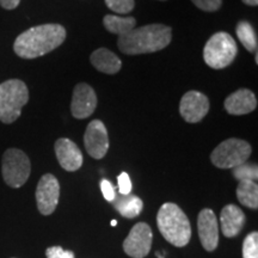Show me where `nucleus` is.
<instances>
[{"label":"nucleus","mask_w":258,"mask_h":258,"mask_svg":"<svg viewBox=\"0 0 258 258\" xmlns=\"http://www.w3.org/2000/svg\"><path fill=\"white\" fill-rule=\"evenodd\" d=\"M241 2L249 6H257L258 5V0H241Z\"/></svg>","instance_id":"obj_30"},{"label":"nucleus","mask_w":258,"mask_h":258,"mask_svg":"<svg viewBox=\"0 0 258 258\" xmlns=\"http://www.w3.org/2000/svg\"><path fill=\"white\" fill-rule=\"evenodd\" d=\"M101 190H102L103 196H104V199L106 200V201H108V202L114 201V199H115V196H116V191H115L114 185L111 184L110 180L102 179V182H101Z\"/></svg>","instance_id":"obj_28"},{"label":"nucleus","mask_w":258,"mask_h":258,"mask_svg":"<svg viewBox=\"0 0 258 258\" xmlns=\"http://www.w3.org/2000/svg\"><path fill=\"white\" fill-rule=\"evenodd\" d=\"M116 224H117V221H116V220H112V221H111V225H112V226H116Z\"/></svg>","instance_id":"obj_32"},{"label":"nucleus","mask_w":258,"mask_h":258,"mask_svg":"<svg viewBox=\"0 0 258 258\" xmlns=\"http://www.w3.org/2000/svg\"><path fill=\"white\" fill-rule=\"evenodd\" d=\"M105 5L116 14L125 15L133 11L135 2L134 0H105Z\"/></svg>","instance_id":"obj_24"},{"label":"nucleus","mask_w":258,"mask_h":258,"mask_svg":"<svg viewBox=\"0 0 258 258\" xmlns=\"http://www.w3.org/2000/svg\"><path fill=\"white\" fill-rule=\"evenodd\" d=\"M172 40V29L165 24H148L134 28L118 36L117 47L127 55L156 53L166 48Z\"/></svg>","instance_id":"obj_2"},{"label":"nucleus","mask_w":258,"mask_h":258,"mask_svg":"<svg viewBox=\"0 0 258 258\" xmlns=\"http://www.w3.org/2000/svg\"><path fill=\"white\" fill-rule=\"evenodd\" d=\"M55 154L60 166L63 170L74 172L83 165V153L76 143L66 138H61L55 143Z\"/></svg>","instance_id":"obj_14"},{"label":"nucleus","mask_w":258,"mask_h":258,"mask_svg":"<svg viewBox=\"0 0 258 258\" xmlns=\"http://www.w3.org/2000/svg\"><path fill=\"white\" fill-rule=\"evenodd\" d=\"M209 111V99L200 91L186 92L179 103L180 116L188 123H198L206 117Z\"/></svg>","instance_id":"obj_11"},{"label":"nucleus","mask_w":258,"mask_h":258,"mask_svg":"<svg viewBox=\"0 0 258 258\" xmlns=\"http://www.w3.org/2000/svg\"><path fill=\"white\" fill-rule=\"evenodd\" d=\"M198 231L203 249L214 251L219 243V226L215 213L209 208L200 212L198 219Z\"/></svg>","instance_id":"obj_13"},{"label":"nucleus","mask_w":258,"mask_h":258,"mask_svg":"<svg viewBox=\"0 0 258 258\" xmlns=\"http://www.w3.org/2000/svg\"><path fill=\"white\" fill-rule=\"evenodd\" d=\"M66 40V29L60 24H42L28 29L16 38L14 50L22 59H36L60 47Z\"/></svg>","instance_id":"obj_1"},{"label":"nucleus","mask_w":258,"mask_h":258,"mask_svg":"<svg viewBox=\"0 0 258 258\" xmlns=\"http://www.w3.org/2000/svg\"><path fill=\"white\" fill-rule=\"evenodd\" d=\"M47 258H74L72 251L63 250L61 246H50L46 251Z\"/></svg>","instance_id":"obj_27"},{"label":"nucleus","mask_w":258,"mask_h":258,"mask_svg":"<svg viewBox=\"0 0 258 258\" xmlns=\"http://www.w3.org/2000/svg\"><path fill=\"white\" fill-rule=\"evenodd\" d=\"M103 24L106 30L111 34L116 35H125L132 31L137 25V19L134 17H120V16L106 15L103 18Z\"/></svg>","instance_id":"obj_20"},{"label":"nucleus","mask_w":258,"mask_h":258,"mask_svg":"<svg viewBox=\"0 0 258 258\" xmlns=\"http://www.w3.org/2000/svg\"><path fill=\"white\" fill-rule=\"evenodd\" d=\"M238 53L234 38L225 31L214 34L203 48V60L211 69L222 70L233 62Z\"/></svg>","instance_id":"obj_5"},{"label":"nucleus","mask_w":258,"mask_h":258,"mask_svg":"<svg viewBox=\"0 0 258 258\" xmlns=\"http://www.w3.org/2000/svg\"><path fill=\"white\" fill-rule=\"evenodd\" d=\"M243 258H258V233L251 232L243 243Z\"/></svg>","instance_id":"obj_23"},{"label":"nucleus","mask_w":258,"mask_h":258,"mask_svg":"<svg viewBox=\"0 0 258 258\" xmlns=\"http://www.w3.org/2000/svg\"><path fill=\"white\" fill-rule=\"evenodd\" d=\"M237 36L239 38L240 43L249 50L250 53L257 51V35L252 25L247 21H240L235 28Z\"/></svg>","instance_id":"obj_21"},{"label":"nucleus","mask_w":258,"mask_h":258,"mask_svg":"<svg viewBox=\"0 0 258 258\" xmlns=\"http://www.w3.org/2000/svg\"><path fill=\"white\" fill-rule=\"evenodd\" d=\"M161 2H165V0H161Z\"/></svg>","instance_id":"obj_33"},{"label":"nucleus","mask_w":258,"mask_h":258,"mask_svg":"<svg viewBox=\"0 0 258 258\" xmlns=\"http://www.w3.org/2000/svg\"><path fill=\"white\" fill-rule=\"evenodd\" d=\"M237 198L241 205L250 209L258 208V185L253 180H240L237 186Z\"/></svg>","instance_id":"obj_19"},{"label":"nucleus","mask_w":258,"mask_h":258,"mask_svg":"<svg viewBox=\"0 0 258 258\" xmlns=\"http://www.w3.org/2000/svg\"><path fill=\"white\" fill-rule=\"evenodd\" d=\"M21 0H0V6L5 10H14L17 8Z\"/></svg>","instance_id":"obj_29"},{"label":"nucleus","mask_w":258,"mask_h":258,"mask_svg":"<svg viewBox=\"0 0 258 258\" xmlns=\"http://www.w3.org/2000/svg\"><path fill=\"white\" fill-rule=\"evenodd\" d=\"M118 182V191L120 195H129L132 191V180L131 177L127 172L120 173V176L117 177Z\"/></svg>","instance_id":"obj_26"},{"label":"nucleus","mask_w":258,"mask_h":258,"mask_svg":"<svg viewBox=\"0 0 258 258\" xmlns=\"http://www.w3.org/2000/svg\"><path fill=\"white\" fill-rule=\"evenodd\" d=\"M111 203L114 205L116 211L120 213L122 217L127 219H134L139 217L144 208L143 200L138 198L137 195H133V194L115 196L114 201Z\"/></svg>","instance_id":"obj_18"},{"label":"nucleus","mask_w":258,"mask_h":258,"mask_svg":"<svg viewBox=\"0 0 258 258\" xmlns=\"http://www.w3.org/2000/svg\"><path fill=\"white\" fill-rule=\"evenodd\" d=\"M31 163L29 157L18 148H9L3 154L2 173L5 183L11 188H21L30 177Z\"/></svg>","instance_id":"obj_7"},{"label":"nucleus","mask_w":258,"mask_h":258,"mask_svg":"<svg viewBox=\"0 0 258 258\" xmlns=\"http://www.w3.org/2000/svg\"><path fill=\"white\" fill-rule=\"evenodd\" d=\"M225 109L231 115H246L257 108V98L249 89H239L225 99Z\"/></svg>","instance_id":"obj_15"},{"label":"nucleus","mask_w":258,"mask_h":258,"mask_svg":"<svg viewBox=\"0 0 258 258\" xmlns=\"http://www.w3.org/2000/svg\"><path fill=\"white\" fill-rule=\"evenodd\" d=\"M156 254H157V257H159V258H165V252H163V253L157 252Z\"/></svg>","instance_id":"obj_31"},{"label":"nucleus","mask_w":258,"mask_h":258,"mask_svg":"<svg viewBox=\"0 0 258 258\" xmlns=\"http://www.w3.org/2000/svg\"><path fill=\"white\" fill-rule=\"evenodd\" d=\"M157 225L164 239L177 247H183L191 238V226L185 213L176 203L167 202L157 214Z\"/></svg>","instance_id":"obj_3"},{"label":"nucleus","mask_w":258,"mask_h":258,"mask_svg":"<svg viewBox=\"0 0 258 258\" xmlns=\"http://www.w3.org/2000/svg\"><path fill=\"white\" fill-rule=\"evenodd\" d=\"M90 61L97 71L105 74H116L122 69L120 57L106 48L96 49L90 56Z\"/></svg>","instance_id":"obj_17"},{"label":"nucleus","mask_w":258,"mask_h":258,"mask_svg":"<svg viewBox=\"0 0 258 258\" xmlns=\"http://www.w3.org/2000/svg\"><path fill=\"white\" fill-rule=\"evenodd\" d=\"M192 4L206 12H215L221 8L222 0H191Z\"/></svg>","instance_id":"obj_25"},{"label":"nucleus","mask_w":258,"mask_h":258,"mask_svg":"<svg viewBox=\"0 0 258 258\" xmlns=\"http://www.w3.org/2000/svg\"><path fill=\"white\" fill-rule=\"evenodd\" d=\"M60 199V183L55 176L46 173L38 180L36 202L42 215H50L55 212Z\"/></svg>","instance_id":"obj_8"},{"label":"nucleus","mask_w":258,"mask_h":258,"mask_svg":"<svg viewBox=\"0 0 258 258\" xmlns=\"http://www.w3.org/2000/svg\"><path fill=\"white\" fill-rule=\"evenodd\" d=\"M86 152L93 159H102L109 150V135L105 124L99 120H93L88 124L84 134Z\"/></svg>","instance_id":"obj_10"},{"label":"nucleus","mask_w":258,"mask_h":258,"mask_svg":"<svg viewBox=\"0 0 258 258\" xmlns=\"http://www.w3.org/2000/svg\"><path fill=\"white\" fill-rule=\"evenodd\" d=\"M28 101L29 90L24 82L10 79L0 84V121L5 124L17 121Z\"/></svg>","instance_id":"obj_4"},{"label":"nucleus","mask_w":258,"mask_h":258,"mask_svg":"<svg viewBox=\"0 0 258 258\" xmlns=\"http://www.w3.org/2000/svg\"><path fill=\"white\" fill-rule=\"evenodd\" d=\"M152 230L146 222L134 225L128 237L123 241V250L129 257L144 258L150 252L152 246Z\"/></svg>","instance_id":"obj_9"},{"label":"nucleus","mask_w":258,"mask_h":258,"mask_svg":"<svg viewBox=\"0 0 258 258\" xmlns=\"http://www.w3.org/2000/svg\"><path fill=\"white\" fill-rule=\"evenodd\" d=\"M97 95L91 86L86 83H79L73 90L71 111L73 117L83 120L91 116L96 110Z\"/></svg>","instance_id":"obj_12"},{"label":"nucleus","mask_w":258,"mask_h":258,"mask_svg":"<svg viewBox=\"0 0 258 258\" xmlns=\"http://www.w3.org/2000/svg\"><path fill=\"white\" fill-rule=\"evenodd\" d=\"M220 224L225 237H235L240 233L245 225L244 212L235 205L225 206L220 214Z\"/></svg>","instance_id":"obj_16"},{"label":"nucleus","mask_w":258,"mask_h":258,"mask_svg":"<svg viewBox=\"0 0 258 258\" xmlns=\"http://www.w3.org/2000/svg\"><path fill=\"white\" fill-rule=\"evenodd\" d=\"M252 152L251 145L241 139L231 138L222 141L211 154L213 165L219 169H233L246 163Z\"/></svg>","instance_id":"obj_6"},{"label":"nucleus","mask_w":258,"mask_h":258,"mask_svg":"<svg viewBox=\"0 0 258 258\" xmlns=\"http://www.w3.org/2000/svg\"><path fill=\"white\" fill-rule=\"evenodd\" d=\"M232 175L235 179L240 180H253L256 182L258 178V169L256 164L244 163L232 169Z\"/></svg>","instance_id":"obj_22"}]
</instances>
